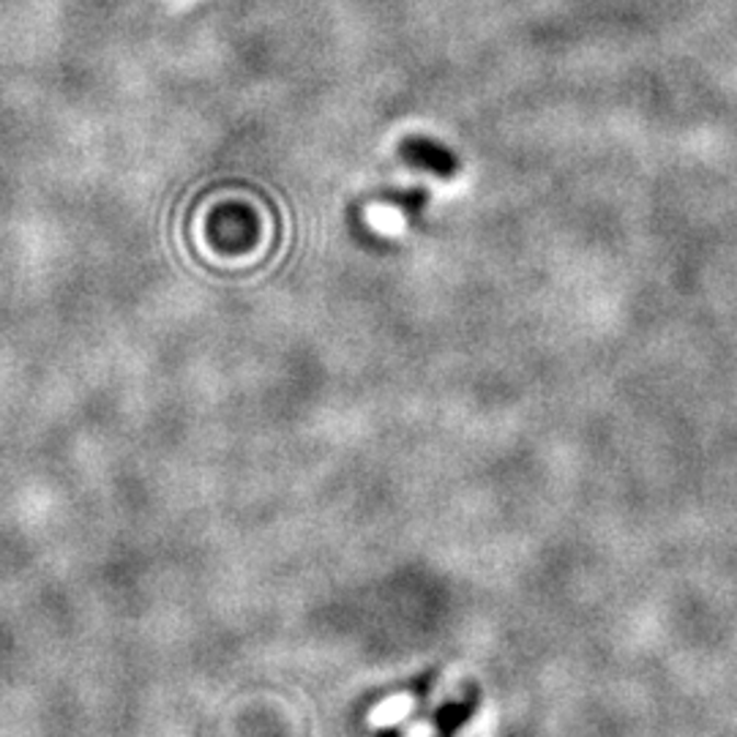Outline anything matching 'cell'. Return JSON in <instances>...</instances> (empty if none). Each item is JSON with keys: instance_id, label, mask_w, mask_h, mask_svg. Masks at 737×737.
Returning <instances> with one entry per match:
<instances>
[{"instance_id": "cell-1", "label": "cell", "mask_w": 737, "mask_h": 737, "mask_svg": "<svg viewBox=\"0 0 737 737\" xmlns=\"http://www.w3.org/2000/svg\"><path fill=\"white\" fill-rule=\"evenodd\" d=\"M404 162L415 170L437 175V179H453L459 173V162L446 146L429 140V137H407L399 148Z\"/></svg>"}]
</instances>
